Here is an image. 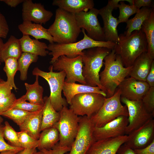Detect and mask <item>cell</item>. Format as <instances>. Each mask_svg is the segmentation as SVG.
<instances>
[{"mask_svg":"<svg viewBox=\"0 0 154 154\" xmlns=\"http://www.w3.org/2000/svg\"><path fill=\"white\" fill-rule=\"evenodd\" d=\"M13 93L9 96L0 100V116L10 109L16 99Z\"/></svg>","mask_w":154,"mask_h":154,"instance_id":"ab89813d","label":"cell"},{"mask_svg":"<svg viewBox=\"0 0 154 154\" xmlns=\"http://www.w3.org/2000/svg\"><path fill=\"white\" fill-rule=\"evenodd\" d=\"M3 42L2 39L1 38H0V65L1 64V57H0V51L1 49L2 46L3 44Z\"/></svg>","mask_w":154,"mask_h":154,"instance_id":"f5cc1de1","label":"cell"},{"mask_svg":"<svg viewBox=\"0 0 154 154\" xmlns=\"http://www.w3.org/2000/svg\"><path fill=\"white\" fill-rule=\"evenodd\" d=\"M52 4L74 14L82 11H88L94 8V5L93 0H54Z\"/></svg>","mask_w":154,"mask_h":154,"instance_id":"7402d4cb","label":"cell"},{"mask_svg":"<svg viewBox=\"0 0 154 154\" xmlns=\"http://www.w3.org/2000/svg\"><path fill=\"white\" fill-rule=\"evenodd\" d=\"M4 62L5 65L3 70L6 73L7 77V82L16 91L18 89L14 82V76L18 68V60L9 58L5 59Z\"/></svg>","mask_w":154,"mask_h":154,"instance_id":"d6a6232c","label":"cell"},{"mask_svg":"<svg viewBox=\"0 0 154 154\" xmlns=\"http://www.w3.org/2000/svg\"><path fill=\"white\" fill-rule=\"evenodd\" d=\"M114 50L120 58L125 67L131 66L136 58L147 51V43L144 33L141 29L135 31L128 36L119 35Z\"/></svg>","mask_w":154,"mask_h":154,"instance_id":"7a4b0ae2","label":"cell"},{"mask_svg":"<svg viewBox=\"0 0 154 154\" xmlns=\"http://www.w3.org/2000/svg\"><path fill=\"white\" fill-rule=\"evenodd\" d=\"M70 149V148L68 147L61 146L58 143L51 149H42L40 151H42L44 154H65L69 152Z\"/></svg>","mask_w":154,"mask_h":154,"instance_id":"b9f144b4","label":"cell"},{"mask_svg":"<svg viewBox=\"0 0 154 154\" xmlns=\"http://www.w3.org/2000/svg\"><path fill=\"white\" fill-rule=\"evenodd\" d=\"M3 135L4 138L9 141L11 145L21 147L19 142L17 132L15 131L7 121L5 122Z\"/></svg>","mask_w":154,"mask_h":154,"instance_id":"74e56055","label":"cell"},{"mask_svg":"<svg viewBox=\"0 0 154 154\" xmlns=\"http://www.w3.org/2000/svg\"><path fill=\"white\" fill-rule=\"evenodd\" d=\"M99 10L93 8L87 12L75 14L77 24L86 31L87 35L98 41H105L104 31L98 19Z\"/></svg>","mask_w":154,"mask_h":154,"instance_id":"4fadbf2b","label":"cell"},{"mask_svg":"<svg viewBox=\"0 0 154 154\" xmlns=\"http://www.w3.org/2000/svg\"><path fill=\"white\" fill-rule=\"evenodd\" d=\"M17 133L21 147L24 149L38 147V140L35 139L24 131L17 132Z\"/></svg>","mask_w":154,"mask_h":154,"instance_id":"8d00e7d4","label":"cell"},{"mask_svg":"<svg viewBox=\"0 0 154 154\" xmlns=\"http://www.w3.org/2000/svg\"><path fill=\"white\" fill-rule=\"evenodd\" d=\"M3 118L0 116V125H1V123L3 122Z\"/></svg>","mask_w":154,"mask_h":154,"instance_id":"11a10c76","label":"cell"},{"mask_svg":"<svg viewBox=\"0 0 154 154\" xmlns=\"http://www.w3.org/2000/svg\"><path fill=\"white\" fill-rule=\"evenodd\" d=\"M124 1L121 0L117 6L119 11V15L117 18L119 24L121 23H126L130 16L136 14L139 10L133 5L126 4Z\"/></svg>","mask_w":154,"mask_h":154,"instance_id":"836d02e7","label":"cell"},{"mask_svg":"<svg viewBox=\"0 0 154 154\" xmlns=\"http://www.w3.org/2000/svg\"><path fill=\"white\" fill-rule=\"evenodd\" d=\"M44 104L42 110L41 131L53 126L59 120L60 112H57L52 106L49 97L43 98Z\"/></svg>","mask_w":154,"mask_h":154,"instance_id":"484cf974","label":"cell"},{"mask_svg":"<svg viewBox=\"0 0 154 154\" xmlns=\"http://www.w3.org/2000/svg\"><path fill=\"white\" fill-rule=\"evenodd\" d=\"M1 1H3L8 6L13 7H15L18 5L23 3L24 0H1Z\"/></svg>","mask_w":154,"mask_h":154,"instance_id":"681fc988","label":"cell"},{"mask_svg":"<svg viewBox=\"0 0 154 154\" xmlns=\"http://www.w3.org/2000/svg\"><path fill=\"white\" fill-rule=\"evenodd\" d=\"M18 27L23 35H31L36 39H44L48 40L50 43H54L53 37L48 32L47 29L41 24L24 21L18 25Z\"/></svg>","mask_w":154,"mask_h":154,"instance_id":"603a6c76","label":"cell"},{"mask_svg":"<svg viewBox=\"0 0 154 154\" xmlns=\"http://www.w3.org/2000/svg\"><path fill=\"white\" fill-rule=\"evenodd\" d=\"M134 150L136 154H154V140L144 148Z\"/></svg>","mask_w":154,"mask_h":154,"instance_id":"bcb514c9","label":"cell"},{"mask_svg":"<svg viewBox=\"0 0 154 154\" xmlns=\"http://www.w3.org/2000/svg\"><path fill=\"white\" fill-rule=\"evenodd\" d=\"M83 34V38L80 40L68 44L49 43L47 49L50 51L48 54L52 56L50 63H53L60 56L65 55L70 58H74L82 56L83 51L86 49L96 47H102L111 50L114 49L116 43L106 41H98L88 37L85 30L81 29Z\"/></svg>","mask_w":154,"mask_h":154,"instance_id":"277c9868","label":"cell"},{"mask_svg":"<svg viewBox=\"0 0 154 154\" xmlns=\"http://www.w3.org/2000/svg\"><path fill=\"white\" fill-rule=\"evenodd\" d=\"M38 56L32 53L23 52L18 60L17 71L20 72V79L24 81L27 79L28 69L31 64L36 62Z\"/></svg>","mask_w":154,"mask_h":154,"instance_id":"1f68e13d","label":"cell"},{"mask_svg":"<svg viewBox=\"0 0 154 154\" xmlns=\"http://www.w3.org/2000/svg\"><path fill=\"white\" fill-rule=\"evenodd\" d=\"M121 0H109L107 5L99 10V14L102 19L105 41L116 43L119 35L117 27L119 24L117 18L114 17L113 11L117 8L119 2Z\"/></svg>","mask_w":154,"mask_h":154,"instance_id":"5bb4252c","label":"cell"},{"mask_svg":"<svg viewBox=\"0 0 154 154\" xmlns=\"http://www.w3.org/2000/svg\"><path fill=\"white\" fill-rule=\"evenodd\" d=\"M121 92L119 88L111 97L106 98L98 112L90 118L95 127H101L120 116L128 117L127 106L121 103Z\"/></svg>","mask_w":154,"mask_h":154,"instance_id":"52a82bcc","label":"cell"},{"mask_svg":"<svg viewBox=\"0 0 154 154\" xmlns=\"http://www.w3.org/2000/svg\"><path fill=\"white\" fill-rule=\"evenodd\" d=\"M36 148L34 147L29 149H24L18 152L16 154H33L36 151Z\"/></svg>","mask_w":154,"mask_h":154,"instance_id":"f907efd6","label":"cell"},{"mask_svg":"<svg viewBox=\"0 0 154 154\" xmlns=\"http://www.w3.org/2000/svg\"><path fill=\"white\" fill-rule=\"evenodd\" d=\"M22 10L23 21H29L41 25L45 24L53 15L51 11L46 10L41 3H34L31 0L24 1Z\"/></svg>","mask_w":154,"mask_h":154,"instance_id":"e0dca14e","label":"cell"},{"mask_svg":"<svg viewBox=\"0 0 154 154\" xmlns=\"http://www.w3.org/2000/svg\"><path fill=\"white\" fill-rule=\"evenodd\" d=\"M40 133L38 139L37 147L40 150L52 149L59 140V134L57 129L52 127L45 129Z\"/></svg>","mask_w":154,"mask_h":154,"instance_id":"f546056e","label":"cell"},{"mask_svg":"<svg viewBox=\"0 0 154 154\" xmlns=\"http://www.w3.org/2000/svg\"><path fill=\"white\" fill-rule=\"evenodd\" d=\"M128 124V117L120 116L100 127H95L93 136L95 141L125 135Z\"/></svg>","mask_w":154,"mask_h":154,"instance_id":"2e32d148","label":"cell"},{"mask_svg":"<svg viewBox=\"0 0 154 154\" xmlns=\"http://www.w3.org/2000/svg\"><path fill=\"white\" fill-rule=\"evenodd\" d=\"M3 80L1 78V77H0V82L2 81V80Z\"/></svg>","mask_w":154,"mask_h":154,"instance_id":"9f6ffc18","label":"cell"},{"mask_svg":"<svg viewBox=\"0 0 154 154\" xmlns=\"http://www.w3.org/2000/svg\"><path fill=\"white\" fill-rule=\"evenodd\" d=\"M138 9L141 7H148L154 8V1L152 0H134L133 4Z\"/></svg>","mask_w":154,"mask_h":154,"instance_id":"f6af8a7d","label":"cell"},{"mask_svg":"<svg viewBox=\"0 0 154 154\" xmlns=\"http://www.w3.org/2000/svg\"><path fill=\"white\" fill-rule=\"evenodd\" d=\"M145 82L150 87H154V61L151 64L150 71L146 78Z\"/></svg>","mask_w":154,"mask_h":154,"instance_id":"7dc6e473","label":"cell"},{"mask_svg":"<svg viewBox=\"0 0 154 154\" xmlns=\"http://www.w3.org/2000/svg\"><path fill=\"white\" fill-rule=\"evenodd\" d=\"M32 112L19 109H10L4 113L2 116L11 119L19 126Z\"/></svg>","mask_w":154,"mask_h":154,"instance_id":"e575fe53","label":"cell"},{"mask_svg":"<svg viewBox=\"0 0 154 154\" xmlns=\"http://www.w3.org/2000/svg\"><path fill=\"white\" fill-rule=\"evenodd\" d=\"M120 100L127 106L128 113V124L126 128L125 135H128L153 117L154 116L145 109L141 100H130L121 97Z\"/></svg>","mask_w":154,"mask_h":154,"instance_id":"7c38bea8","label":"cell"},{"mask_svg":"<svg viewBox=\"0 0 154 154\" xmlns=\"http://www.w3.org/2000/svg\"><path fill=\"white\" fill-rule=\"evenodd\" d=\"M52 64L53 70L64 72L66 74L65 82L72 83L78 82L86 85L82 75L83 65L81 56L70 58L65 55H62Z\"/></svg>","mask_w":154,"mask_h":154,"instance_id":"30bf717a","label":"cell"},{"mask_svg":"<svg viewBox=\"0 0 154 154\" xmlns=\"http://www.w3.org/2000/svg\"><path fill=\"white\" fill-rule=\"evenodd\" d=\"M62 91L68 104L70 105L72 98L78 94L95 93L100 94L106 97L105 93L98 86L93 87L76 83H67L64 81Z\"/></svg>","mask_w":154,"mask_h":154,"instance_id":"44dd1931","label":"cell"},{"mask_svg":"<svg viewBox=\"0 0 154 154\" xmlns=\"http://www.w3.org/2000/svg\"><path fill=\"white\" fill-rule=\"evenodd\" d=\"M42 108L32 112L19 126L21 131H25L37 140L38 139L41 131Z\"/></svg>","mask_w":154,"mask_h":154,"instance_id":"cb8c5ba5","label":"cell"},{"mask_svg":"<svg viewBox=\"0 0 154 154\" xmlns=\"http://www.w3.org/2000/svg\"><path fill=\"white\" fill-rule=\"evenodd\" d=\"M19 151H20L15 150L6 151L1 152L0 154H16Z\"/></svg>","mask_w":154,"mask_h":154,"instance_id":"816d5d0a","label":"cell"},{"mask_svg":"<svg viewBox=\"0 0 154 154\" xmlns=\"http://www.w3.org/2000/svg\"><path fill=\"white\" fill-rule=\"evenodd\" d=\"M13 89L7 81L3 80L0 82V100L10 96Z\"/></svg>","mask_w":154,"mask_h":154,"instance_id":"7bdbcfd3","label":"cell"},{"mask_svg":"<svg viewBox=\"0 0 154 154\" xmlns=\"http://www.w3.org/2000/svg\"><path fill=\"white\" fill-rule=\"evenodd\" d=\"M153 9L145 7L139 9L135 16L126 22V30L123 33L128 36L134 31L141 30L143 23L149 18Z\"/></svg>","mask_w":154,"mask_h":154,"instance_id":"83f0119b","label":"cell"},{"mask_svg":"<svg viewBox=\"0 0 154 154\" xmlns=\"http://www.w3.org/2000/svg\"><path fill=\"white\" fill-rule=\"evenodd\" d=\"M104 70L100 74V80L103 91L109 98L114 94L116 88L129 75L132 66L125 67L120 57L114 49L104 58Z\"/></svg>","mask_w":154,"mask_h":154,"instance_id":"6da1fadb","label":"cell"},{"mask_svg":"<svg viewBox=\"0 0 154 154\" xmlns=\"http://www.w3.org/2000/svg\"><path fill=\"white\" fill-rule=\"evenodd\" d=\"M153 60L147 52L142 53L134 62L129 76L135 79L145 81Z\"/></svg>","mask_w":154,"mask_h":154,"instance_id":"ffe728a7","label":"cell"},{"mask_svg":"<svg viewBox=\"0 0 154 154\" xmlns=\"http://www.w3.org/2000/svg\"><path fill=\"white\" fill-rule=\"evenodd\" d=\"M141 100L146 110L154 116V87H150Z\"/></svg>","mask_w":154,"mask_h":154,"instance_id":"f35d334b","label":"cell"},{"mask_svg":"<svg viewBox=\"0 0 154 154\" xmlns=\"http://www.w3.org/2000/svg\"><path fill=\"white\" fill-rule=\"evenodd\" d=\"M36 77L35 80L33 84L25 83L26 92L22 97L25 100L28 101L32 104L43 105V88L39 84V76H36Z\"/></svg>","mask_w":154,"mask_h":154,"instance_id":"f1b7e54d","label":"cell"},{"mask_svg":"<svg viewBox=\"0 0 154 154\" xmlns=\"http://www.w3.org/2000/svg\"><path fill=\"white\" fill-rule=\"evenodd\" d=\"M4 126L0 125V153L8 150L21 151L24 149L22 147L13 146L7 143L5 141L3 135Z\"/></svg>","mask_w":154,"mask_h":154,"instance_id":"60d3db41","label":"cell"},{"mask_svg":"<svg viewBox=\"0 0 154 154\" xmlns=\"http://www.w3.org/2000/svg\"><path fill=\"white\" fill-rule=\"evenodd\" d=\"M94 127L89 118L80 116L77 133L69 152L65 154H86L96 141L93 134Z\"/></svg>","mask_w":154,"mask_h":154,"instance_id":"8fae6325","label":"cell"},{"mask_svg":"<svg viewBox=\"0 0 154 154\" xmlns=\"http://www.w3.org/2000/svg\"><path fill=\"white\" fill-rule=\"evenodd\" d=\"M106 98L95 93L78 94L72 99L69 109L78 116H85L90 118L99 110Z\"/></svg>","mask_w":154,"mask_h":154,"instance_id":"9c48e42d","label":"cell"},{"mask_svg":"<svg viewBox=\"0 0 154 154\" xmlns=\"http://www.w3.org/2000/svg\"><path fill=\"white\" fill-rule=\"evenodd\" d=\"M128 138V135H125L96 141L86 154H117L119 148Z\"/></svg>","mask_w":154,"mask_h":154,"instance_id":"d6986e66","label":"cell"},{"mask_svg":"<svg viewBox=\"0 0 154 154\" xmlns=\"http://www.w3.org/2000/svg\"><path fill=\"white\" fill-rule=\"evenodd\" d=\"M60 112V119L53 127L59 132V144L71 148L78 132L80 116L66 106L63 107Z\"/></svg>","mask_w":154,"mask_h":154,"instance_id":"ba28073f","label":"cell"},{"mask_svg":"<svg viewBox=\"0 0 154 154\" xmlns=\"http://www.w3.org/2000/svg\"><path fill=\"white\" fill-rule=\"evenodd\" d=\"M23 52H26L38 56H45L48 54L46 50L48 45L44 42L38 40L32 39L29 35H23L19 39Z\"/></svg>","mask_w":154,"mask_h":154,"instance_id":"d4e9b609","label":"cell"},{"mask_svg":"<svg viewBox=\"0 0 154 154\" xmlns=\"http://www.w3.org/2000/svg\"><path fill=\"white\" fill-rule=\"evenodd\" d=\"M124 143L133 150L144 148L154 140V120L153 118L128 135Z\"/></svg>","mask_w":154,"mask_h":154,"instance_id":"9a60e30c","label":"cell"},{"mask_svg":"<svg viewBox=\"0 0 154 154\" xmlns=\"http://www.w3.org/2000/svg\"><path fill=\"white\" fill-rule=\"evenodd\" d=\"M49 70V72H46L35 67L32 71V74L42 77L48 82L50 90L49 97L51 104L56 111L60 112L63 107H67L68 104L66 99L62 96L66 74L63 71L54 72L52 65L50 66Z\"/></svg>","mask_w":154,"mask_h":154,"instance_id":"8992f818","label":"cell"},{"mask_svg":"<svg viewBox=\"0 0 154 154\" xmlns=\"http://www.w3.org/2000/svg\"><path fill=\"white\" fill-rule=\"evenodd\" d=\"M141 30L144 33L147 43V53L152 59H154V9L149 18L143 23Z\"/></svg>","mask_w":154,"mask_h":154,"instance_id":"4dcf8cb0","label":"cell"},{"mask_svg":"<svg viewBox=\"0 0 154 154\" xmlns=\"http://www.w3.org/2000/svg\"><path fill=\"white\" fill-rule=\"evenodd\" d=\"M9 30V27L6 19L4 15L0 12V38H6Z\"/></svg>","mask_w":154,"mask_h":154,"instance_id":"ee69618b","label":"cell"},{"mask_svg":"<svg viewBox=\"0 0 154 154\" xmlns=\"http://www.w3.org/2000/svg\"><path fill=\"white\" fill-rule=\"evenodd\" d=\"M33 154H44L43 152L41 151L37 152V151L34 152Z\"/></svg>","mask_w":154,"mask_h":154,"instance_id":"db71d44e","label":"cell"},{"mask_svg":"<svg viewBox=\"0 0 154 154\" xmlns=\"http://www.w3.org/2000/svg\"><path fill=\"white\" fill-rule=\"evenodd\" d=\"M117 154H136L134 150L123 144L118 149Z\"/></svg>","mask_w":154,"mask_h":154,"instance_id":"c3c4849f","label":"cell"},{"mask_svg":"<svg viewBox=\"0 0 154 154\" xmlns=\"http://www.w3.org/2000/svg\"><path fill=\"white\" fill-rule=\"evenodd\" d=\"M54 43L68 44L76 42L82 32L75 14L58 8L53 23L47 29Z\"/></svg>","mask_w":154,"mask_h":154,"instance_id":"3957f363","label":"cell"},{"mask_svg":"<svg viewBox=\"0 0 154 154\" xmlns=\"http://www.w3.org/2000/svg\"><path fill=\"white\" fill-rule=\"evenodd\" d=\"M118 88L121 92V97L135 101L141 100L150 87L145 81L130 77L125 78Z\"/></svg>","mask_w":154,"mask_h":154,"instance_id":"ac0fdd59","label":"cell"},{"mask_svg":"<svg viewBox=\"0 0 154 154\" xmlns=\"http://www.w3.org/2000/svg\"><path fill=\"white\" fill-rule=\"evenodd\" d=\"M111 50L104 47H96L83 51V54L81 56L84 64L82 75L86 85L98 86L103 91L100 82L99 72L104 65V58Z\"/></svg>","mask_w":154,"mask_h":154,"instance_id":"5b68a950","label":"cell"},{"mask_svg":"<svg viewBox=\"0 0 154 154\" xmlns=\"http://www.w3.org/2000/svg\"><path fill=\"white\" fill-rule=\"evenodd\" d=\"M43 106L44 104H34L27 102L23 99L22 96L16 99L10 109H19L30 112H34L42 109Z\"/></svg>","mask_w":154,"mask_h":154,"instance_id":"d590c367","label":"cell"},{"mask_svg":"<svg viewBox=\"0 0 154 154\" xmlns=\"http://www.w3.org/2000/svg\"><path fill=\"white\" fill-rule=\"evenodd\" d=\"M22 52L19 39L11 35L1 48V62H4L5 59L9 58L18 60Z\"/></svg>","mask_w":154,"mask_h":154,"instance_id":"4316f807","label":"cell"}]
</instances>
